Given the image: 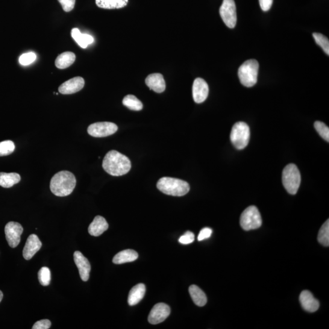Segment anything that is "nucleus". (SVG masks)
<instances>
[{"mask_svg": "<svg viewBox=\"0 0 329 329\" xmlns=\"http://www.w3.org/2000/svg\"><path fill=\"white\" fill-rule=\"evenodd\" d=\"M102 168L108 174L120 176L130 171L131 163L128 157L116 150L108 152L102 161Z\"/></svg>", "mask_w": 329, "mask_h": 329, "instance_id": "1", "label": "nucleus"}, {"mask_svg": "<svg viewBox=\"0 0 329 329\" xmlns=\"http://www.w3.org/2000/svg\"><path fill=\"white\" fill-rule=\"evenodd\" d=\"M76 179L74 175L69 171H61L54 175L50 182V190L54 195L60 197L69 196L74 190Z\"/></svg>", "mask_w": 329, "mask_h": 329, "instance_id": "2", "label": "nucleus"}, {"mask_svg": "<svg viewBox=\"0 0 329 329\" xmlns=\"http://www.w3.org/2000/svg\"><path fill=\"white\" fill-rule=\"evenodd\" d=\"M157 187L160 192L173 196H183L190 191V186L187 182L169 177L160 179Z\"/></svg>", "mask_w": 329, "mask_h": 329, "instance_id": "3", "label": "nucleus"}, {"mask_svg": "<svg viewBox=\"0 0 329 329\" xmlns=\"http://www.w3.org/2000/svg\"><path fill=\"white\" fill-rule=\"evenodd\" d=\"M259 64L255 60L245 62L239 69V78L244 86L251 87L257 82Z\"/></svg>", "mask_w": 329, "mask_h": 329, "instance_id": "4", "label": "nucleus"}, {"mask_svg": "<svg viewBox=\"0 0 329 329\" xmlns=\"http://www.w3.org/2000/svg\"><path fill=\"white\" fill-rule=\"evenodd\" d=\"M301 181V173L298 167L293 163L287 164L283 172V183L287 192L295 195L300 186Z\"/></svg>", "mask_w": 329, "mask_h": 329, "instance_id": "5", "label": "nucleus"}, {"mask_svg": "<svg viewBox=\"0 0 329 329\" xmlns=\"http://www.w3.org/2000/svg\"><path fill=\"white\" fill-rule=\"evenodd\" d=\"M250 139V129L244 122L236 123L232 129L231 140L238 149H243L248 145Z\"/></svg>", "mask_w": 329, "mask_h": 329, "instance_id": "6", "label": "nucleus"}, {"mask_svg": "<svg viewBox=\"0 0 329 329\" xmlns=\"http://www.w3.org/2000/svg\"><path fill=\"white\" fill-rule=\"evenodd\" d=\"M262 225V219L258 208L251 205L246 208L240 216V225L245 231L254 230Z\"/></svg>", "mask_w": 329, "mask_h": 329, "instance_id": "7", "label": "nucleus"}, {"mask_svg": "<svg viewBox=\"0 0 329 329\" xmlns=\"http://www.w3.org/2000/svg\"><path fill=\"white\" fill-rule=\"evenodd\" d=\"M220 14L223 22L228 28H235L237 17L236 5L234 0H223L222 5L220 9Z\"/></svg>", "mask_w": 329, "mask_h": 329, "instance_id": "8", "label": "nucleus"}, {"mask_svg": "<svg viewBox=\"0 0 329 329\" xmlns=\"http://www.w3.org/2000/svg\"><path fill=\"white\" fill-rule=\"evenodd\" d=\"M118 130V126L111 122H98L90 125L87 129L88 134L94 137L111 136Z\"/></svg>", "mask_w": 329, "mask_h": 329, "instance_id": "9", "label": "nucleus"}, {"mask_svg": "<svg viewBox=\"0 0 329 329\" xmlns=\"http://www.w3.org/2000/svg\"><path fill=\"white\" fill-rule=\"evenodd\" d=\"M6 239L11 248H16L21 240V235L23 228L19 223L11 222L8 223L5 229Z\"/></svg>", "mask_w": 329, "mask_h": 329, "instance_id": "10", "label": "nucleus"}, {"mask_svg": "<svg viewBox=\"0 0 329 329\" xmlns=\"http://www.w3.org/2000/svg\"><path fill=\"white\" fill-rule=\"evenodd\" d=\"M170 308L164 303L155 304L148 316V321L151 324H157L164 321L170 315Z\"/></svg>", "mask_w": 329, "mask_h": 329, "instance_id": "11", "label": "nucleus"}, {"mask_svg": "<svg viewBox=\"0 0 329 329\" xmlns=\"http://www.w3.org/2000/svg\"><path fill=\"white\" fill-rule=\"evenodd\" d=\"M208 86L203 79L198 78L194 81L193 84V98L196 103H202L205 101L208 95Z\"/></svg>", "mask_w": 329, "mask_h": 329, "instance_id": "12", "label": "nucleus"}, {"mask_svg": "<svg viewBox=\"0 0 329 329\" xmlns=\"http://www.w3.org/2000/svg\"><path fill=\"white\" fill-rule=\"evenodd\" d=\"M84 85V79L80 76H78L61 84L59 87V92L63 95H70L79 92L83 89Z\"/></svg>", "mask_w": 329, "mask_h": 329, "instance_id": "13", "label": "nucleus"}, {"mask_svg": "<svg viewBox=\"0 0 329 329\" xmlns=\"http://www.w3.org/2000/svg\"><path fill=\"white\" fill-rule=\"evenodd\" d=\"M74 261L79 270V275L82 281L87 282L90 277L91 266L89 261L81 252H75Z\"/></svg>", "mask_w": 329, "mask_h": 329, "instance_id": "14", "label": "nucleus"}, {"mask_svg": "<svg viewBox=\"0 0 329 329\" xmlns=\"http://www.w3.org/2000/svg\"><path fill=\"white\" fill-rule=\"evenodd\" d=\"M42 244L36 235L31 234L28 238L23 251V257L30 260L40 250Z\"/></svg>", "mask_w": 329, "mask_h": 329, "instance_id": "15", "label": "nucleus"}, {"mask_svg": "<svg viewBox=\"0 0 329 329\" xmlns=\"http://www.w3.org/2000/svg\"><path fill=\"white\" fill-rule=\"evenodd\" d=\"M299 301L302 308L308 312H315L319 307V302L314 298L312 294L309 291L305 290L301 293L299 296Z\"/></svg>", "mask_w": 329, "mask_h": 329, "instance_id": "16", "label": "nucleus"}, {"mask_svg": "<svg viewBox=\"0 0 329 329\" xmlns=\"http://www.w3.org/2000/svg\"><path fill=\"white\" fill-rule=\"evenodd\" d=\"M145 82L149 89L156 93H162L166 89V81L162 75L160 73L149 75L146 78Z\"/></svg>", "mask_w": 329, "mask_h": 329, "instance_id": "17", "label": "nucleus"}, {"mask_svg": "<svg viewBox=\"0 0 329 329\" xmlns=\"http://www.w3.org/2000/svg\"><path fill=\"white\" fill-rule=\"evenodd\" d=\"M108 225L106 220L101 216H96L89 226L88 231L91 236L98 237L107 230Z\"/></svg>", "mask_w": 329, "mask_h": 329, "instance_id": "18", "label": "nucleus"}, {"mask_svg": "<svg viewBox=\"0 0 329 329\" xmlns=\"http://www.w3.org/2000/svg\"><path fill=\"white\" fill-rule=\"evenodd\" d=\"M146 287L143 284H137L134 286L129 292L128 296V304L131 306L137 304L145 296Z\"/></svg>", "mask_w": 329, "mask_h": 329, "instance_id": "19", "label": "nucleus"}, {"mask_svg": "<svg viewBox=\"0 0 329 329\" xmlns=\"http://www.w3.org/2000/svg\"><path fill=\"white\" fill-rule=\"evenodd\" d=\"M138 257L139 255L136 251L132 249H126L115 255L113 261L114 263L120 265V264L132 262L136 260Z\"/></svg>", "mask_w": 329, "mask_h": 329, "instance_id": "20", "label": "nucleus"}, {"mask_svg": "<svg viewBox=\"0 0 329 329\" xmlns=\"http://www.w3.org/2000/svg\"><path fill=\"white\" fill-rule=\"evenodd\" d=\"M189 290L194 303L199 307H203L206 304L207 302L206 295L200 288L193 285L189 287Z\"/></svg>", "mask_w": 329, "mask_h": 329, "instance_id": "21", "label": "nucleus"}, {"mask_svg": "<svg viewBox=\"0 0 329 329\" xmlns=\"http://www.w3.org/2000/svg\"><path fill=\"white\" fill-rule=\"evenodd\" d=\"M76 55L72 52L67 51L63 52L58 56L55 61V65L57 68L65 69L68 68L75 63Z\"/></svg>", "mask_w": 329, "mask_h": 329, "instance_id": "22", "label": "nucleus"}, {"mask_svg": "<svg viewBox=\"0 0 329 329\" xmlns=\"http://www.w3.org/2000/svg\"><path fill=\"white\" fill-rule=\"evenodd\" d=\"M73 39L82 48H86L87 46L94 42L92 36L89 34H82L78 28H73L71 32Z\"/></svg>", "mask_w": 329, "mask_h": 329, "instance_id": "23", "label": "nucleus"}, {"mask_svg": "<svg viewBox=\"0 0 329 329\" xmlns=\"http://www.w3.org/2000/svg\"><path fill=\"white\" fill-rule=\"evenodd\" d=\"M21 177L18 173H0V186L4 188H11L15 184H18Z\"/></svg>", "mask_w": 329, "mask_h": 329, "instance_id": "24", "label": "nucleus"}, {"mask_svg": "<svg viewBox=\"0 0 329 329\" xmlns=\"http://www.w3.org/2000/svg\"><path fill=\"white\" fill-rule=\"evenodd\" d=\"M99 8L105 10H115L126 7L128 0H95Z\"/></svg>", "mask_w": 329, "mask_h": 329, "instance_id": "25", "label": "nucleus"}, {"mask_svg": "<svg viewBox=\"0 0 329 329\" xmlns=\"http://www.w3.org/2000/svg\"><path fill=\"white\" fill-rule=\"evenodd\" d=\"M123 105L129 109L139 111L143 108V104L139 99L133 95L126 96L123 100Z\"/></svg>", "mask_w": 329, "mask_h": 329, "instance_id": "26", "label": "nucleus"}, {"mask_svg": "<svg viewBox=\"0 0 329 329\" xmlns=\"http://www.w3.org/2000/svg\"><path fill=\"white\" fill-rule=\"evenodd\" d=\"M318 240L324 246H329V220H327L322 226L319 231Z\"/></svg>", "mask_w": 329, "mask_h": 329, "instance_id": "27", "label": "nucleus"}, {"mask_svg": "<svg viewBox=\"0 0 329 329\" xmlns=\"http://www.w3.org/2000/svg\"><path fill=\"white\" fill-rule=\"evenodd\" d=\"M39 283L43 286H48L51 282V271L48 267H42L38 272Z\"/></svg>", "mask_w": 329, "mask_h": 329, "instance_id": "28", "label": "nucleus"}, {"mask_svg": "<svg viewBox=\"0 0 329 329\" xmlns=\"http://www.w3.org/2000/svg\"><path fill=\"white\" fill-rule=\"evenodd\" d=\"M313 36L316 43L321 47L326 54L329 55V41L328 38L324 36V35L317 33V32L313 33Z\"/></svg>", "mask_w": 329, "mask_h": 329, "instance_id": "29", "label": "nucleus"}, {"mask_svg": "<svg viewBox=\"0 0 329 329\" xmlns=\"http://www.w3.org/2000/svg\"><path fill=\"white\" fill-rule=\"evenodd\" d=\"M15 145L13 141L5 140L0 142V156L10 155L14 151Z\"/></svg>", "mask_w": 329, "mask_h": 329, "instance_id": "30", "label": "nucleus"}, {"mask_svg": "<svg viewBox=\"0 0 329 329\" xmlns=\"http://www.w3.org/2000/svg\"><path fill=\"white\" fill-rule=\"evenodd\" d=\"M315 128L317 132H318L319 136H321L323 139L329 142V129L328 126H326L324 123L321 122L316 121L314 124Z\"/></svg>", "mask_w": 329, "mask_h": 329, "instance_id": "31", "label": "nucleus"}, {"mask_svg": "<svg viewBox=\"0 0 329 329\" xmlns=\"http://www.w3.org/2000/svg\"><path fill=\"white\" fill-rule=\"evenodd\" d=\"M37 56L34 52H30L28 53H25L21 56L19 58V63L22 66H28L33 63L36 60Z\"/></svg>", "mask_w": 329, "mask_h": 329, "instance_id": "32", "label": "nucleus"}, {"mask_svg": "<svg viewBox=\"0 0 329 329\" xmlns=\"http://www.w3.org/2000/svg\"><path fill=\"white\" fill-rule=\"evenodd\" d=\"M195 240V235L192 232L187 231L183 236L179 238V242L183 245L192 243Z\"/></svg>", "mask_w": 329, "mask_h": 329, "instance_id": "33", "label": "nucleus"}, {"mask_svg": "<svg viewBox=\"0 0 329 329\" xmlns=\"http://www.w3.org/2000/svg\"><path fill=\"white\" fill-rule=\"evenodd\" d=\"M65 12H70L75 7L76 0H58Z\"/></svg>", "mask_w": 329, "mask_h": 329, "instance_id": "34", "label": "nucleus"}, {"mask_svg": "<svg viewBox=\"0 0 329 329\" xmlns=\"http://www.w3.org/2000/svg\"><path fill=\"white\" fill-rule=\"evenodd\" d=\"M51 322L48 319H42L37 321L32 327V329H48L50 328Z\"/></svg>", "mask_w": 329, "mask_h": 329, "instance_id": "35", "label": "nucleus"}, {"mask_svg": "<svg viewBox=\"0 0 329 329\" xmlns=\"http://www.w3.org/2000/svg\"><path fill=\"white\" fill-rule=\"evenodd\" d=\"M211 234H212V230L211 229L208 228L202 229L199 234L198 240L202 241L208 239L211 236Z\"/></svg>", "mask_w": 329, "mask_h": 329, "instance_id": "36", "label": "nucleus"}, {"mask_svg": "<svg viewBox=\"0 0 329 329\" xmlns=\"http://www.w3.org/2000/svg\"><path fill=\"white\" fill-rule=\"evenodd\" d=\"M273 0H259L261 10L263 11H268L271 9Z\"/></svg>", "mask_w": 329, "mask_h": 329, "instance_id": "37", "label": "nucleus"}, {"mask_svg": "<svg viewBox=\"0 0 329 329\" xmlns=\"http://www.w3.org/2000/svg\"><path fill=\"white\" fill-rule=\"evenodd\" d=\"M3 298H4V294H3L1 290H0V302L2 301Z\"/></svg>", "mask_w": 329, "mask_h": 329, "instance_id": "38", "label": "nucleus"}]
</instances>
